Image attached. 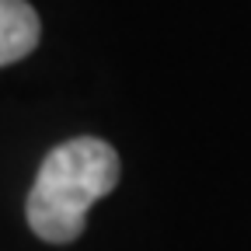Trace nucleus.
Here are the masks:
<instances>
[{
    "label": "nucleus",
    "instance_id": "f257e3e1",
    "mask_svg": "<svg viewBox=\"0 0 251 251\" xmlns=\"http://www.w3.org/2000/svg\"><path fill=\"white\" fill-rule=\"evenodd\" d=\"M119 185V153L98 136H77L46 153L28 192V227L49 244L84 234L87 209Z\"/></svg>",
    "mask_w": 251,
    "mask_h": 251
},
{
    "label": "nucleus",
    "instance_id": "f03ea898",
    "mask_svg": "<svg viewBox=\"0 0 251 251\" xmlns=\"http://www.w3.org/2000/svg\"><path fill=\"white\" fill-rule=\"evenodd\" d=\"M42 25L28 0H0V67L25 59L39 46Z\"/></svg>",
    "mask_w": 251,
    "mask_h": 251
}]
</instances>
